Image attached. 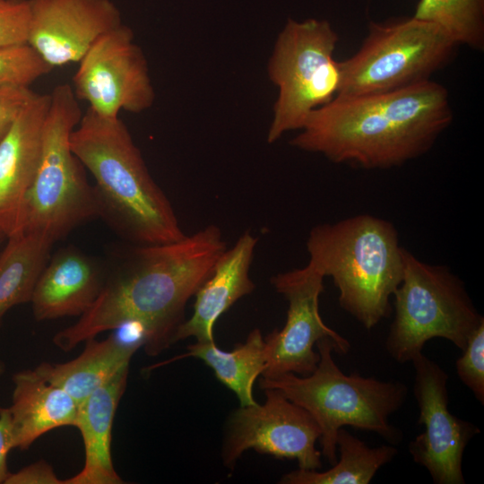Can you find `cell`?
<instances>
[{
  "label": "cell",
  "mask_w": 484,
  "mask_h": 484,
  "mask_svg": "<svg viewBox=\"0 0 484 484\" xmlns=\"http://www.w3.org/2000/svg\"><path fill=\"white\" fill-rule=\"evenodd\" d=\"M227 248L220 229L213 224L175 242L135 245L106 278L93 305L75 324L56 333L55 345L69 351L125 321L136 320L149 333L145 352L158 355L173 344L187 301Z\"/></svg>",
  "instance_id": "6da1fadb"
},
{
  "label": "cell",
  "mask_w": 484,
  "mask_h": 484,
  "mask_svg": "<svg viewBox=\"0 0 484 484\" xmlns=\"http://www.w3.org/2000/svg\"><path fill=\"white\" fill-rule=\"evenodd\" d=\"M447 90L431 80L397 91L335 97L290 140L337 164L386 169L428 152L451 125Z\"/></svg>",
  "instance_id": "7a4b0ae2"
},
{
  "label": "cell",
  "mask_w": 484,
  "mask_h": 484,
  "mask_svg": "<svg viewBox=\"0 0 484 484\" xmlns=\"http://www.w3.org/2000/svg\"><path fill=\"white\" fill-rule=\"evenodd\" d=\"M71 148L92 175L99 215L136 246L171 243L186 235L119 117L91 108L71 135Z\"/></svg>",
  "instance_id": "3957f363"
},
{
  "label": "cell",
  "mask_w": 484,
  "mask_h": 484,
  "mask_svg": "<svg viewBox=\"0 0 484 484\" xmlns=\"http://www.w3.org/2000/svg\"><path fill=\"white\" fill-rule=\"evenodd\" d=\"M403 247L394 225L357 214L312 228L307 239L309 261L339 290V304L367 330L393 312L390 302L403 275Z\"/></svg>",
  "instance_id": "277c9868"
},
{
  "label": "cell",
  "mask_w": 484,
  "mask_h": 484,
  "mask_svg": "<svg viewBox=\"0 0 484 484\" xmlns=\"http://www.w3.org/2000/svg\"><path fill=\"white\" fill-rule=\"evenodd\" d=\"M315 345L319 361L310 375L262 377L260 388L278 390L314 418L321 433L320 452L331 465L337 462V433L343 426L376 432L392 445L398 444L402 432L389 418L404 403L406 385L355 373L345 375L333 359L334 342L323 338Z\"/></svg>",
  "instance_id": "5b68a950"
},
{
  "label": "cell",
  "mask_w": 484,
  "mask_h": 484,
  "mask_svg": "<svg viewBox=\"0 0 484 484\" xmlns=\"http://www.w3.org/2000/svg\"><path fill=\"white\" fill-rule=\"evenodd\" d=\"M82 114L72 85L62 83L52 90L23 231L39 233L53 243L99 215L94 188L70 143Z\"/></svg>",
  "instance_id": "8992f818"
},
{
  "label": "cell",
  "mask_w": 484,
  "mask_h": 484,
  "mask_svg": "<svg viewBox=\"0 0 484 484\" xmlns=\"http://www.w3.org/2000/svg\"><path fill=\"white\" fill-rule=\"evenodd\" d=\"M402 261V280L393 294L387 352L399 363L411 362L433 338L446 339L463 350L484 323L464 283L445 265L423 262L404 247Z\"/></svg>",
  "instance_id": "52a82bcc"
},
{
  "label": "cell",
  "mask_w": 484,
  "mask_h": 484,
  "mask_svg": "<svg viewBox=\"0 0 484 484\" xmlns=\"http://www.w3.org/2000/svg\"><path fill=\"white\" fill-rule=\"evenodd\" d=\"M458 47L440 27L415 17L372 22L359 49L339 62L336 97L385 93L429 81L452 61Z\"/></svg>",
  "instance_id": "ba28073f"
},
{
  "label": "cell",
  "mask_w": 484,
  "mask_h": 484,
  "mask_svg": "<svg viewBox=\"0 0 484 484\" xmlns=\"http://www.w3.org/2000/svg\"><path fill=\"white\" fill-rule=\"evenodd\" d=\"M337 32L326 21L290 19L280 32L268 64L270 80L279 93L267 142L300 130L313 110L333 100L341 84L333 53Z\"/></svg>",
  "instance_id": "9c48e42d"
},
{
  "label": "cell",
  "mask_w": 484,
  "mask_h": 484,
  "mask_svg": "<svg viewBox=\"0 0 484 484\" xmlns=\"http://www.w3.org/2000/svg\"><path fill=\"white\" fill-rule=\"evenodd\" d=\"M134 39L133 30L122 23L101 35L78 62L74 94L100 116L141 113L154 102L148 63Z\"/></svg>",
  "instance_id": "30bf717a"
},
{
  "label": "cell",
  "mask_w": 484,
  "mask_h": 484,
  "mask_svg": "<svg viewBox=\"0 0 484 484\" xmlns=\"http://www.w3.org/2000/svg\"><path fill=\"white\" fill-rule=\"evenodd\" d=\"M324 279V274L310 263L271 278L272 285L289 306L284 326L264 338L266 359L262 377L285 373L310 375L319 361L314 346L323 338H330L339 354L350 350L349 341L330 328L320 315Z\"/></svg>",
  "instance_id": "8fae6325"
},
{
  "label": "cell",
  "mask_w": 484,
  "mask_h": 484,
  "mask_svg": "<svg viewBox=\"0 0 484 484\" xmlns=\"http://www.w3.org/2000/svg\"><path fill=\"white\" fill-rule=\"evenodd\" d=\"M264 391V404L240 406L229 418L222 447L225 466L232 468L242 454L254 449L278 459L297 460L299 469H320L316 421L278 390Z\"/></svg>",
  "instance_id": "7c38bea8"
},
{
  "label": "cell",
  "mask_w": 484,
  "mask_h": 484,
  "mask_svg": "<svg viewBox=\"0 0 484 484\" xmlns=\"http://www.w3.org/2000/svg\"><path fill=\"white\" fill-rule=\"evenodd\" d=\"M413 394L424 431L409 445L413 461L425 467L436 484H464L462 456L469 441L480 433L473 423L448 410L447 373L422 352L411 361Z\"/></svg>",
  "instance_id": "4fadbf2b"
},
{
  "label": "cell",
  "mask_w": 484,
  "mask_h": 484,
  "mask_svg": "<svg viewBox=\"0 0 484 484\" xmlns=\"http://www.w3.org/2000/svg\"><path fill=\"white\" fill-rule=\"evenodd\" d=\"M28 2V44L52 68L78 63L101 35L122 24L112 0Z\"/></svg>",
  "instance_id": "5bb4252c"
},
{
  "label": "cell",
  "mask_w": 484,
  "mask_h": 484,
  "mask_svg": "<svg viewBox=\"0 0 484 484\" xmlns=\"http://www.w3.org/2000/svg\"><path fill=\"white\" fill-rule=\"evenodd\" d=\"M49 105L50 93H35L0 142V231L7 238L24 230Z\"/></svg>",
  "instance_id": "9a60e30c"
},
{
  "label": "cell",
  "mask_w": 484,
  "mask_h": 484,
  "mask_svg": "<svg viewBox=\"0 0 484 484\" xmlns=\"http://www.w3.org/2000/svg\"><path fill=\"white\" fill-rule=\"evenodd\" d=\"M257 238L244 232L217 261L212 273L194 294V313L177 327L173 343L194 337L196 341H213L218 318L242 297L255 290L249 276Z\"/></svg>",
  "instance_id": "2e32d148"
},
{
  "label": "cell",
  "mask_w": 484,
  "mask_h": 484,
  "mask_svg": "<svg viewBox=\"0 0 484 484\" xmlns=\"http://www.w3.org/2000/svg\"><path fill=\"white\" fill-rule=\"evenodd\" d=\"M106 278L99 266L74 248L48 259L35 284L30 303L37 321L81 316L99 297Z\"/></svg>",
  "instance_id": "e0dca14e"
},
{
  "label": "cell",
  "mask_w": 484,
  "mask_h": 484,
  "mask_svg": "<svg viewBox=\"0 0 484 484\" xmlns=\"http://www.w3.org/2000/svg\"><path fill=\"white\" fill-rule=\"evenodd\" d=\"M129 367L117 372L78 406L74 427L82 435L85 461L82 470L64 484H122L111 454L112 427L125 391Z\"/></svg>",
  "instance_id": "ac0fdd59"
},
{
  "label": "cell",
  "mask_w": 484,
  "mask_h": 484,
  "mask_svg": "<svg viewBox=\"0 0 484 484\" xmlns=\"http://www.w3.org/2000/svg\"><path fill=\"white\" fill-rule=\"evenodd\" d=\"M11 416L13 447L28 449L43 434L74 426L79 404L64 389L48 382L35 369L13 376Z\"/></svg>",
  "instance_id": "d6986e66"
},
{
  "label": "cell",
  "mask_w": 484,
  "mask_h": 484,
  "mask_svg": "<svg viewBox=\"0 0 484 484\" xmlns=\"http://www.w3.org/2000/svg\"><path fill=\"white\" fill-rule=\"evenodd\" d=\"M83 351L65 363L42 362L34 369L48 382L61 387L78 404L129 367L136 350L117 341L111 334L102 341H85Z\"/></svg>",
  "instance_id": "ffe728a7"
},
{
  "label": "cell",
  "mask_w": 484,
  "mask_h": 484,
  "mask_svg": "<svg viewBox=\"0 0 484 484\" xmlns=\"http://www.w3.org/2000/svg\"><path fill=\"white\" fill-rule=\"evenodd\" d=\"M196 358L211 367L216 378L235 393L240 406L256 403L253 386L265 367V342L259 329H254L244 343L232 350L219 349L215 341H196L178 359Z\"/></svg>",
  "instance_id": "44dd1931"
},
{
  "label": "cell",
  "mask_w": 484,
  "mask_h": 484,
  "mask_svg": "<svg viewBox=\"0 0 484 484\" xmlns=\"http://www.w3.org/2000/svg\"><path fill=\"white\" fill-rule=\"evenodd\" d=\"M53 244L35 232L23 231L8 238L0 253V324L12 307L30 302Z\"/></svg>",
  "instance_id": "7402d4cb"
},
{
  "label": "cell",
  "mask_w": 484,
  "mask_h": 484,
  "mask_svg": "<svg viewBox=\"0 0 484 484\" xmlns=\"http://www.w3.org/2000/svg\"><path fill=\"white\" fill-rule=\"evenodd\" d=\"M339 461L328 471L298 469L284 474L282 484H368L376 471L390 462L398 450L393 445L369 447L341 428L337 433Z\"/></svg>",
  "instance_id": "603a6c76"
},
{
  "label": "cell",
  "mask_w": 484,
  "mask_h": 484,
  "mask_svg": "<svg viewBox=\"0 0 484 484\" xmlns=\"http://www.w3.org/2000/svg\"><path fill=\"white\" fill-rule=\"evenodd\" d=\"M413 17L437 25L459 46L484 48L483 0H419Z\"/></svg>",
  "instance_id": "cb8c5ba5"
},
{
  "label": "cell",
  "mask_w": 484,
  "mask_h": 484,
  "mask_svg": "<svg viewBox=\"0 0 484 484\" xmlns=\"http://www.w3.org/2000/svg\"><path fill=\"white\" fill-rule=\"evenodd\" d=\"M51 69L29 44L0 48V87H29Z\"/></svg>",
  "instance_id": "d4e9b609"
},
{
  "label": "cell",
  "mask_w": 484,
  "mask_h": 484,
  "mask_svg": "<svg viewBox=\"0 0 484 484\" xmlns=\"http://www.w3.org/2000/svg\"><path fill=\"white\" fill-rule=\"evenodd\" d=\"M460 380L484 403V323L471 335L462 355L455 362Z\"/></svg>",
  "instance_id": "484cf974"
},
{
  "label": "cell",
  "mask_w": 484,
  "mask_h": 484,
  "mask_svg": "<svg viewBox=\"0 0 484 484\" xmlns=\"http://www.w3.org/2000/svg\"><path fill=\"white\" fill-rule=\"evenodd\" d=\"M29 23L28 0L0 1V48L28 44Z\"/></svg>",
  "instance_id": "4316f807"
},
{
  "label": "cell",
  "mask_w": 484,
  "mask_h": 484,
  "mask_svg": "<svg viewBox=\"0 0 484 484\" xmlns=\"http://www.w3.org/2000/svg\"><path fill=\"white\" fill-rule=\"evenodd\" d=\"M34 95L30 87H0V142Z\"/></svg>",
  "instance_id": "83f0119b"
},
{
  "label": "cell",
  "mask_w": 484,
  "mask_h": 484,
  "mask_svg": "<svg viewBox=\"0 0 484 484\" xmlns=\"http://www.w3.org/2000/svg\"><path fill=\"white\" fill-rule=\"evenodd\" d=\"M4 484H64L54 468L45 460L25 466L14 473L9 474Z\"/></svg>",
  "instance_id": "f1b7e54d"
},
{
  "label": "cell",
  "mask_w": 484,
  "mask_h": 484,
  "mask_svg": "<svg viewBox=\"0 0 484 484\" xmlns=\"http://www.w3.org/2000/svg\"><path fill=\"white\" fill-rule=\"evenodd\" d=\"M13 449L12 441L11 416L8 408L0 407V484H4L10 472L7 454Z\"/></svg>",
  "instance_id": "f546056e"
},
{
  "label": "cell",
  "mask_w": 484,
  "mask_h": 484,
  "mask_svg": "<svg viewBox=\"0 0 484 484\" xmlns=\"http://www.w3.org/2000/svg\"><path fill=\"white\" fill-rule=\"evenodd\" d=\"M5 372V364L2 358L0 357V378L3 376V375Z\"/></svg>",
  "instance_id": "4dcf8cb0"
},
{
  "label": "cell",
  "mask_w": 484,
  "mask_h": 484,
  "mask_svg": "<svg viewBox=\"0 0 484 484\" xmlns=\"http://www.w3.org/2000/svg\"><path fill=\"white\" fill-rule=\"evenodd\" d=\"M1 237H3V235H2V233H1V231H0V238H1Z\"/></svg>",
  "instance_id": "1f68e13d"
},
{
  "label": "cell",
  "mask_w": 484,
  "mask_h": 484,
  "mask_svg": "<svg viewBox=\"0 0 484 484\" xmlns=\"http://www.w3.org/2000/svg\"><path fill=\"white\" fill-rule=\"evenodd\" d=\"M0 1H2V0H0Z\"/></svg>",
  "instance_id": "d6a6232c"
}]
</instances>
